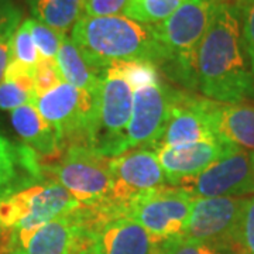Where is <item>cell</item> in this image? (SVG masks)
I'll list each match as a JSON object with an SVG mask.
<instances>
[{"mask_svg": "<svg viewBox=\"0 0 254 254\" xmlns=\"http://www.w3.org/2000/svg\"><path fill=\"white\" fill-rule=\"evenodd\" d=\"M202 96L219 103H254V73L246 54L235 0H219L196 57Z\"/></svg>", "mask_w": 254, "mask_h": 254, "instance_id": "cell-1", "label": "cell"}, {"mask_svg": "<svg viewBox=\"0 0 254 254\" xmlns=\"http://www.w3.org/2000/svg\"><path fill=\"white\" fill-rule=\"evenodd\" d=\"M71 38L86 63L100 72L122 61H144L158 68L164 63L154 26L126 16H81L71 30Z\"/></svg>", "mask_w": 254, "mask_h": 254, "instance_id": "cell-2", "label": "cell"}, {"mask_svg": "<svg viewBox=\"0 0 254 254\" xmlns=\"http://www.w3.org/2000/svg\"><path fill=\"white\" fill-rule=\"evenodd\" d=\"M218 1L185 0L167 20L154 24L164 51L161 69L185 89H198V50Z\"/></svg>", "mask_w": 254, "mask_h": 254, "instance_id": "cell-3", "label": "cell"}, {"mask_svg": "<svg viewBox=\"0 0 254 254\" xmlns=\"http://www.w3.org/2000/svg\"><path fill=\"white\" fill-rule=\"evenodd\" d=\"M112 158L86 144H71L57 164L47 167L55 181L63 185L83 208L95 210L108 206L113 185Z\"/></svg>", "mask_w": 254, "mask_h": 254, "instance_id": "cell-4", "label": "cell"}, {"mask_svg": "<svg viewBox=\"0 0 254 254\" xmlns=\"http://www.w3.org/2000/svg\"><path fill=\"white\" fill-rule=\"evenodd\" d=\"M133 96L134 89L123 78L103 72L88 140L89 147L110 158L123 153L127 126L133 112Z\"/></svg>", "mask_w": 254, "mask_h": 254, "instance_id": "cell-5", "label": "cell"}, {"mask_svg": "<svg viewBox=\"0 0 254 254\" xmlns=\"http://www.w3.org/2000/svg\"><path fill=\"white\" fill-rule=\"evenodd\" d=\"M195 199L182 187L164 185L125 205L116 216L134 220L163 242L184 235Z\"/></svg>", "mask_w": 254, "mask_h": 254, "instance_id": "cell-6", "label": "cell"}, {"mask_svg": "<svg viewBox=\"0 0 254 254\" xmlns=\"http://www.w3.org/2000/svg\"><path fill=\"white\" fill-rule=\"evenodd\" d=\"M98 96L63 82L55 89L34 96L33 105L38 113L54 127L66 148L71 144H86L91 134Z\"/></svg>", "mask_w": 254, "mask_h": 254, "instance_id": "cell-7", "label": "cell"}, {"mask_svg": "<svg viewBox=\"0 0 254 254\" xmlns=\"http://www.w3.org/2000/svg\"><path fill=\"white\" fill-rule=\"evenodd\" d=\"M113 185L108 206L99 209L103 216H116L118 210L131 200L158 190L167 184L154 148H133L112 158Z\"/></svg>", "mask_w": 254, "mask_h": 254, "instance_id": "cell-8", "label": "cell"}, {"mask_svg": "<svg viewBox=\"0 0 254 254\" xmlns=\"http://www.w3.org/2000/svg\"><path fill=\"white\" fill-rule=\"evenodd\" d=\"M246 198H196L182 237L235 254L239 222Z\"/></svg>", "mask_w": 254, "mask_h": 254, "instance_id": "cell-9", "label": "cell"}, {"mask_svg": "<svg viewBox=\"0 0 254 254\" xmlns=\"http://www.w3.org/2000/svg\"><path fill=\"white\" fill-rule=\"evenodd\" d=\"M216 103L193 92L171 88L170 116L163 138L155 147H180L219 140L215 126Z\"/></svg>", "mask_w": 254, "mask_h": 254, "instance_id": "cell-10", "label": "cell"}, {"mask_svg": "<svg viewBox=\"0 0 254 254\" xmlns=\"http://www.w3.org/2000/svg\"><path fill=\"white\" fill-rule=\"evenodd\" d=\"M195 198L233 196L254 193V151L239 150L208 167L203 173L180 182Z\"/></svg>", "mask_w": 254, "mask_h": 254, "instance_id": "cell-11", "label": "cell"}, {"mask_svg": "<svg viewBox=\"0 0 254 254\" xmlns=\"http://www.w3.org/2000/svg\"><path fill=\"white\" fill-rule=\"evenodd\" d=\"M92 210L78 208L47 222L18 243L14 254H78L91 249Z\"/></svg>", "mask_w": 254, "mask_h": 254, "instance_id": "cell-12", "label": "cell"}, {"mask_svg": "<svg viewBox=\"0 0 254 254\" xmlns=\"http://www.w3.org/2000/svg\"><path fill=\"white\" fill-rule=\"evenodd\" d=\"M170 98L171 86L163 82L134 91L133 112L127 126L123 153L133 148H154L158 145L170 116Z\"/></svg>", "mask_w": 254, "mask_h": 254, "instance_id": "cell-13", "label": "cell"}, {"mask_svg": "<svg viewBox=\"0 0 254 254\" xmlns=\"http://www.w3.org/2000/svg\"><path fill=\"white\" fill-rule=\"evenodd\" d=\"M91 210L93 254H158L161 242L134 220L122 216L108 218Z\"/></svg>", "mask_w": 254, "mask_h": 254, "instance_id": "cell-14", "label": "cell"}, {"mask_svg": "<svg viewBox=\"0 0 254 254\" xmlns=\"http://www.w3.org/2000/svg\"><path fill=\"white\" fill-rule=\"evenodd\" d=\"M154 150L167 182L171 187H178L181 181L203 173L212 164L240 148L219 138L180 147H155Z\"/></svg>", "mask_w": 254, "mask_h": 254, "instance_id": "cell-15", "label": "cell"}, {"mask_svg": "<svg viewBox=\"0 0 254 254\" xmlns=\"http://www.w3.org/2000/svg\"><path fill=\"white\" fill-rule=\"evenodd\" d=\"M47 167L23 141H16L0 130V200L44 181Z\"/></svg>", "mask_w": 254, "mask_h": 254, "instance_id": "cell-16", "label": "cell"}, {"mask_svg": "<svg viewBox=\"0 0 254 254\" xmlns=\"http://www.w3.org/2000/svg\"><path fill=\"white\" fill-rule=\"evenodd\" d=\"M11 126L21 141L34 150L41 160H60L63 155V141L58 133L43 118L33 103L23 105L10 112Z\"/></svg>", "mask_w": 254, "mask_h": 254, "instance_id": "cell-17", "label": "cell"}, {"mask_svg": "<svg viewBox=\"0 0 254 254\" xmlns=\"http://www.w3.org/2000/svg\"><path fill=\"white\" fill-rule=\"evenodd\" d=\"M215 126L219 138L240 150L254 151V103H216Z\"/></svg>", "mask_w": 254, "mask_h": 254, "instance_id": "cell-18", "label": "cell"}, {"mask_svg": "<svg viewBox=\"0 0 254 254\" xmlns=\"http://www.w3.org/2000/svg\"><path fill=\"white\" fill-rule=\"evenodd\" d=\"M55 61L64 82L72 85L73 88L79 91L89 93L95 98L99 95L103 72L93 69L86 63V60L82 57L71 37H64Z\"/></svg>", "mask_w": 254, "mask_h": 254, "instance_id": "cell-19", "label": "cell"}, {"mask_svg": "<svg viewBox=\"0 0 254 254\" xmlns=\"http://www.w3.org/2000/svg\"><path fill=\"white\" fill-rule=\"evenodd\" d=\"M33 18L66 34L83 11V0H27Z\"/></svg>", "mask_w": 254, "mask_h": 254, "instance_id": "cell-20", "label": "cell"}, {"mask_svg": "<svg viewBox=\"0 0 254 254\" xmlns=\"http://www.w3.org/2000/svg\"><path fill=\"white\" fill-rule=\"evenodd\" d=\"M185 0H128L123 16L154 26L170 17Z\"/></svg>", "mask_w": 254, "mask_h": 254, "instance_id": "cell-21", "label": "cell"}, {"mask_svg": "<svg viewBox=\"0 0 254 254\" xmlns=\"http://www.w3.org/2000/svg\"><path fill=\"white\" fill-rule=\"evenodd\" d=\"M105 71L123 78L134 91L141 88V86L161 82L160 81L158 66L151 63H144V61L115 63L109 65Z\"/></svg>", "mask_w": 254, "mask_h": 254, "instance_id": "cell-22", "label": "cell"}, {"mask_svg": "<svg viewBox=\"0 0 254 254\" xmlns=\"http://www.w3.org/2000/svg\"><path fill=\"white\" fill-rule=\"evenodd\" d=\"M27 21L40 58L55 60L64 37L66 34H63V33L57 31L53 27H50V26H47V24L33 17L27 18Z\"/></svg>", "mask_w": 254, "mask_h": 254, "instance_id": "cell-23", "label": "cell"}, {"mask_svg": "<svg viewBox=\"0 0 254 254\" xmlns=\"http://www.w3.org/2000/svg\"><path fill=\"white\" fill-rule=\"evenodd\" d=\"M11 60L30 66H36L40 60L27 18L21 24H18L11 36Z\"/></svg>", "mask_w": 254, "mask_h": 254, "instance_id": "cell-24", "label": "cell"}, {"mask_svg": "<svg viewBox=\"0 0 254 254\" xmlns=\"http://www.w3.org/2000/svg\"><path fill=\"white\" fill-rule=\"evenodd\" d=\"M235 254H254V195L246 198L242 209Z\"/></svg>", "mask_w": 254, "mask_h": 254, "instance_id": "cell-25", "label": "cell"}, {"mask_svg": "<svg viewBox=\"0 0 254 254\" xmlns=\"http://www.w3.org/2000/svg\"><path fill=\"white\" fill-rule=\"evenodd\" d=\"M64 82L55 60L40 58L34 66V96H41Z\"/></svg>", "mask_w": 254, "mask_h": 254, "instance_id": "cell-26", "label": "cell"}, {"mask_svg": "<svg viewBox=\"0 0 254 254\" xmlns=\"http://www.w3.org/2000/svg\"><path fill=\"white\" fill-rule=\"evenodd\" d=\"M235 3L240 16L246 54L254 73V0H235Z\"/></svg>", "mask_w": 254, "mask_h": 254, "instance_id": "cell-27", "label": "cell"}, {"mask_svg": "<svg viewBox=\"0 0 254 254\" xmlns=\"http://www.w3.org/2000/svg\"><path fill=\"white\" fill-rule=\"evenodd\" d=\"M158 254H229L212 246L190 240L185 237H173L160 243Z\"/></svg>", "mask_w": 254, "mask_h": 254, "instance_id": "cell-28", "label": "cell"}, {"mask_svg": "<svg viewBox=\"0 0 254 254\" xmlns=\"http://www.w3.org/2000/svg\"><path fill=\"white\" fill-rule=\"evenodd\" d=\"M34 99L33 93L23 91L16 83L3 81L0 83V110H14L31 103Z\"/></svg>", "mask_w": 254, "mask_h": 254, "instance_id": "cell-29", "label": "cell"}, {"mask_svg": "<svg viewBox=\"0 0 254 254\" xmlns=\"http://www.w3.org/2000/svg\"><path fill=\"white\" fill-rule=\"evenodd\" d=\"M128 0H83L82 16L108 17L120 16L126 9Z\"/></svg>", "mask_w": 254, "mask_h": 254, "instance_id": "cell-30", "label": "cell"}, {"mask_svg": "<svg viewBox=\"0 0 254 254\" xmlns=\"http://www.w3.org/2000/svg\"><path fill=\"white\" fill-rule=\"evenodd\" d=\"M3 81L13 82L23 91L34 95V66L10 60Z\"/></svg>", "mask_w": 254, "mask_h": 254, "instance_id": "cell-31", "label": "cell"}, {"mask_svg": "<svg viewBox=\"0 0 254 254\" xmlns=\"http://www.w3.org/2000/svg\"><path fill=\"white\" fill-rule=\"evenodd\" d=\"M21 10L14 0H0V40L10 36L18 27Z\"/></svg>", "mask_w": 254, "mask_h": 254, "instance_id": "cell-32", "label": "cell"}, {"mask_svg": "<svg viewBox=\"0 0 254 254\" xmlns=\"http://www.w3.org/2000/svg\"><path fill=\"white\" fill-rule=\"evenodd\" d=\"M11 36L3 37L0 40V83L4 79V72L11 60Z\"/></svg>", "mask_w": 254, "mask_h": 254, "instance_id": "cell-33", "label": "cell"}, {"mask_svg": "<svg viewBox=\"0 0 254 254\" xmlns=\"http://www.w3.org/2000/svg\"><path fill=\"white\" fill-rule=\"evenodd\" d=\"M9 236H0V254H9Z\"/></svg>", "mask_w": 254, "mask_h": 254, "instance_id": "cell-34", "label": "cell"}, {"mask_svg": "<svg viewBox=\"0 0 254 254\" xmlns=\"http://www.w3.org/2000/svg\"><path fill=\"white\" fill-rule=\"evenodd\" d=\"M78 254H93L92 253V249H89V250H85V252H81V253Z\"/></svg>", "mask_w": 254, "mask_h": 254, "instance_id": "cell-35", "label": "cell"}, {"mask_svg": "<svg viewBox=\"0 0 254 254\" xmlns=\"http://www.w3.org/2000/svg\"><path fill=\"white\" fill-rule=\"evenodd\" d=\"M9 254H14V253H9Z\"/></svg>", "mask_w": 254, "mask_h": 254, "instance_id": "cell-36", "label": "cell"}]
</instances>
